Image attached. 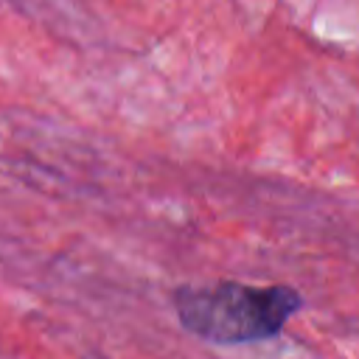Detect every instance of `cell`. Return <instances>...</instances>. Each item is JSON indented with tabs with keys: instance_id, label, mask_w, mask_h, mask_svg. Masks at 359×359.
<instances>
[{
	"instance_id": "1",
	"label": "cell",
	"mask_w": 359,
	"mask_h": 359,
	"mask_svg": "<svg viewBox=\"0 0 359 359\" xmlns=\"http://www.w3.org/2000/svg\"><path fill=\"white\" fill-rule=\"evenodd\" d=\"M171 306L194 337L213 345H244L278 337L303 309V294L286 283H182L171 292Z\"/></svg>"
}]
</instances>
